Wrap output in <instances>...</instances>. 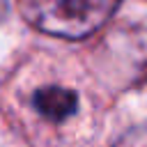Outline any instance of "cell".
<instances>
[{"label": "cell", "mask_w": 147, "mask_h": 147, "mask_svg": "<svg viewBox=\"0 0 147 147\" xmlns=\"http://www.w3.org/2000/svg\"><path fill=\"white\" fill-rule=\"evenodd\" d=\"M5 16H7V2H5V0H0V21H2Z\"/></svg>", "instance_id": "obj_4"}, {"label": "cell", "mask_w": 147, "mask_h": 147, "mask_svg": "<svg viewBox=\"0 0 147 147\" xmlns=\"http://www.w3.org/2000/svg\"><path fill=\"white\" fill-rule=\"evenodd\" d=\"M34 110L48 119V122H64L78 110V96L74 90L62 87V85H46L39 87L32 96Z\"/></svg>", "instance_id": "obj_2"}, {"label": "cell", "mask_w": 147, "mask_h": 147, "mask_svg": "<svg viewBox=\"0 0 147 147\" xmlns=\"http://www.w3.org/2000/svg\"><path fill=\"white\" fill-rule=\"evenodd\" d=\"M115 147H147V124L129 129V131L115 142Z\"/></svg>", "instance_id": "obj_3"}, {"label": "cell", "mask_w": 147, "mask_h": 147, "mask_svg": "<svg viewBox=\"0 0 147 147\" xmlns=\"http://www.w3.org/2000/svg\"><path fill=\"white\" fill-rule=\"evenodd\" d=\"M117 5L119 0H21V14L39 32L83 39L96 32Z\"/></svg>", "instance_id": "obj_1"}]
</instances>
